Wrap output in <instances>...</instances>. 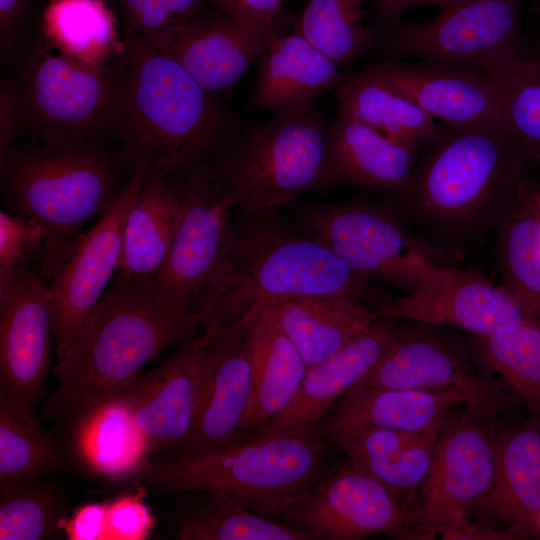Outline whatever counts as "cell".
Instances as JSON below:
<instances>
[{"instance_id":"29","label":"cell","mask_w":540,"mask_h":540,"mask_svg":"<svg viewBox=\"0 0 540 540\" xmlns=\"http://www.w3.org/2000/svg\"><path fill=\"white\" fill-rule=\"evenodd\" d=\"M465 389L484 406L492 393L470 368L441 342L401 333L373 369L352 389ZM349 392V391H348Z\"/></svg>"},{"instance_id":"12","label":"cell","mask_w":540,"mask_h":540,"mask_svg":"<svg viewBox=\"0 0 540 540\" xmlns=\"http://www.w3.org/2000/svg\"><path fill=\"white\" fill-rule=\"evenodd\" d=\"M182 192L183 216L154 279L170 297L204 317L224 270L233 206L214 180L211 165L190 171Z\"/></svg>"},{"instance_id":"8","label":"cell","mask_w":540,"mask_h":540,"mask_svg":"<svg viewBox=\"0 0 540 540\" xmlns=\"http://www.w3.org/2000/svg\"><path fill=\"white\" fill-rule=\"evenodd\" d=\"M327 129L314 108L273 114L211 164L213 178L233 207L262 215L327 187Z\"/></svg>"},{"instance_id":"16","label":"cell","mask_w":540,"mask_h":540,"mask_svg":"<svg viewBox=\"0 0 540 540\" xmlns=\"http://www.w3.org/2000/svg\"><path fill=\"white\" fill-rule=\"evenodd\" d=\"M377 312L380 318L448 325L479 337L527 318L506 291L480 271L440 263L432 266L412 291Z\"/></svg>"},{"instance_id":"46","label":"cell","mask_w":540,"mask_h":540,"mask_svg":"<svg viewBox=\"0 0 540 540\" xmlns=\"http://www.w3.org/2000/svg\"><path fill=\"white\" fill-rule=\"evenodd\" d=\"M65 533L71 540L106 539V503L81 506L67 520Z\"/></svg>"},{"instance_id":"40","label":"cell","mask_w":540,"mask_h":540,"mask_svg":"<svg viewBox=\"0 0 540 540\" xmlns=\"http://www.w3.org/2000/svg\"><path fill=\"white\" fill-rule=\"evenodd\" d=\"M40 479L0 490V540L57 539L65 532V502Z\"/></svg>"},{"instance_id":"3","label":"cell","mask_w":540,"mask_h":540,"mask_svg":"<svg viewBox=\"0 0 540 540\" xmlns=\"http://www.w3.org/2000/svg\"><path fill=\"white\" fill-rule=\"evenodd\" d=\"M529 162L500 124L452 129L388 208L428 240L463 247L496 230L528 181Z\"/></svg>"},{"instance_id":"19","label":"cell","mask_w":540,"mask_h":540,"mask_svg":"<svg viewBox=\"0 0 540 540\" xmlns=\"http://www.w3.org/2000/svg\"><path fill=\"white\" fill-rule=\"evenodd\" d=\"M367 71L451 129L502 125L499 88L480 70L388 61Z\"/></svg>"},{"instance_id":"18","label":"cell","mask_w":540,"mask_h":540,"mask_svg":"<svg viewBox=\"0 0 540 540\" xmlns=\"http://www.w3.org/2000/svg\"><path fill=\"white\" fill-rule=\"evenodd\" d=\"M195 338L117 396L150 451L181 449L192 432L203 377V350Z\"/></svg>"},{"instance_id":"31","label":"cell","mask_w":540,"mask_h":540,"mask_svg":"<svg viewBox=\"0 0 540 540\" xmlns=\"http://www.w3.org/2000/svg\"><path fill=\"white\" fill-rule=\"evenodd\" d=\"M39 33L65 57L95 70L117 67L126 52L114 14L103 0H50Z\"/></svg>"},{"instance_id":"34","label":"cell","mask_w":540,"mask_h":540,"mask_svg":"<svg viewBox=\"0 0 540 540\" xmlns=\"http://www.w3.org/2000/svg\"><path fill=\"white\" fill-rule=\"evenodd\" d=\"M75 422L77 452L93 472L112 480H128L148 460V444L119 397Z\"/></svg>"},{"instance_id":"11","label":"cell","mask_w":540,"mask_h":540,"mask_svg":"<svg viewBox=\"0 0 540 540\" xmlns=\"http://www.w3.org/2000/svg\"><path fill=\"white\" fill-rule=\"evenodd\" d=\"M144 175L143 164L132 166L128 182L51 276L48 291L56 361L65 355L118 273L126 217Z\"/></svg>"},{"instance_id":"35","label":"cell","mask_w":540,"mask_h":540,"mask_svg":"<svg viewBox=\"0 0 540 540\" xmlns=\"http://www.w3.org/2000/svg\"><path fill=\"white\" fill-rule=\"evenodd\" d=\"M336 96L340 112L416 147L441 137L430 115L367 70L348 75Z\"/></svg>"},{"instance_id":"45","label":"cell","mask_w":540,"mask_h":540,"mask_svg":"<svg viewBox=\"0 0 540 540\" xmlns=\"http://www.w3.org/2000/svg\"><path fill=\"white\" fill-rule=\"evenodd\" d=\"M227 16L249 24L273 27L285 0H212Z\"/></svg>"},{"instance_id":"6","label":"cell","mask_w":540,"mask_h":540,"mask_svg":"<svg viewBox=\"0 0 540 540\" xmlns=\"http://www.w3.org/2000/svg\"><path fill=\"white\" fill-rule=\"evenodd\" d=\"M1 179L15 213L46 232L45 268L52 276L81 230L113 202L116 167L102 141L32 140L0 155Z\"/></svg>"},{"instance_id":"14","label":"cell","mask_w":540,"mask_h":540,"mask_svg":"<svg viewBox=\"0 0 540 540\" xmlns=\"http://www.w3.org/2000/svg\"><path fill=\"white\" fill-rule=\"evenodd\" d=\"M519 10L520 0H467L397 27L386 44L394 55L474 68L521 41Z\"/></svg>"},{"instance_id":"39","label":"cell","mask_w":540,"mask_h":540,"mask_svg":"<svg viewBox=\"0 0 540 540\" xmlns=\"http://www.w3.org/2000/svg\"><path fill=\"white\" fill-rule=\"evenodd\" d=\"M364 0H308L296 32L334 62L358 57L369 44L362 22Z\"/></svg>"},{"instance_id":"32","label":"cell","mask_w":540,"mask_h":540,"mask_svg":"<svg viewBox=\"0 0 540 540\" xmlns=\"http://www.w3.org/2000/svg\"><path fill=\"white\" fill-rule=\"evenodd\" d=\"M531 183L496 228L495 258L501 287L523 314L540 323V209Z\"/></svg>"},{"instance_id":"23","label":"cell","mask_w":540,"mask_h":540,"mask_svg":"<svg viewBox=\"0 0 540 540\" xmlns=\"http://www.w3.org/2000/svg\"><path fill=\"white\" fill-rule=\"evenodd\" d=\"M460 405L484 406L476 396L459 387L351 389L334 404L320 425L323 436L361 427L424 432L442 422L447 411Z\"/></svg>"},{"instance_id":"37","label":"cell","mask_w":540,"mask_h":540,"mask_svg":"<svg viewBox=\"0 0 540 540\" xmlns=\"http://www.w3.org/2000/svg\"><path fill=\"white\" fill-rule=\"evenodd\" d=\"M186 512L175 528L181 540H311L305 533L243 503L213 493Z\"/></svg>"},{"instance_id":"1","label":"cell","mask_w":540,"mask_h":540,"mask_svg":"<svg viewBox=\"0 0 540 540\" xmlns=\"http://www.w3.org/2000/svg\"><path fill=\"white\" fill-rule=\"evenodd\" d=\"M245 131L239 117L143 38L126 47L113 135L131 164L168 177L209 165Z\"/></svg>"},{"instance_id":"47","label":"cell","mask_w":540,"mask_h":540,"mask_svg":"<svg viewBox=\"0 0 540 540\" xmlns=\"http://www.w3.org/2000/svg\"><path fill=\"white\" fill-rule=\"evenodd\" d=\"M467 0H378V7L383 15L396 17L407 9L417 6H438L441 9Z\"/></svg>"},{"instance_id":"5","label":"cell","mask_w":540,"mask_h":540,"mask_svg":"<svg viewBox=\"0 0 540 540\" xmlns=\"http://www.w3.org/2000/svg\"><path fill=\"white\" fill-rule=\"evenodd\" d=\"M320 422L200 455L146 460L128 480L168 493H213L282 517L325 476L327 441Z\"/></svg>"},{"instance_id":"10","label":"cell","mask_w":540,"mask_h":540,"mask_svg":"<svg viewBox=\"0 0 540 540\" xmlns=\"http://www.w3.org/2000/svg\"><path fill=\"white\" fill-rule=\"evenodd\" d=\"M495 470V439L470 419L438 435L423 481L422 500L410 511L411 526L422 535L448 539H485L488 533L469 521L470 512L487 496Z\"/></svg>"},{"instance_id":"30","label":"cell","mask_w":540,"mask_h":540,"mask_svg":"<svg viewBox=\"0 0 540 540\" xmlns=\"http://www.w3.org/2000/svg\"><path fill=\"white\" fill-rule=\"evenodd\" d=\"M184 212L182 188L171 177L147 172L128 211L118 274L155 278L163 266Z\"/></svg>"},{"instance_id":"21","label":"cell","mask_w":540,"mask_h":540,"mask_svg":"<svg viewBox=\"0 0 540 540\" xmlns=\"http://www.w3.org/2000/svg\"><path fill=\"white\" fill-rule=\"evenodd\" d=\"M383 317L325 361L309 367L290 406L256 436H271L320 422L334 404L377 364L401 330Z\"/></svg>"},{"instance_id":"15","label":"cell","mask_w":540,"mask_h":540,"mask_svg":"<svg viewBox=\"0 0 540 540\" xmlns=\"http://www.w3.org/2000/svg\"><path fill=\"white\" fill-rule=\"evenodd\" d=\"M48 283L27 270L0 288V394L34 412L51 363Z\"/></svg>"},{"instance_id":"7","label":"cell","mask_w":540,"mask_h":540,"mask_svg":"<svg viewBox=\"0 0 540 540\" xmlns=\"http://www.w3.org/2000/svg\"><path fill=\"white\" fill-rule=\"evenodd\" d=\"M121 63L91 69L59 53L40 33L32 36L2 85L17 132L49 141H102L113 135Z\"/></svg>"},{"instance_id":"24","label":"cell","mask_w":540,"mask_h":540,"mask_svg":"<svg viewBox=\"0 0 540 540\" xmlns=\"http://www.w3.org/2000/svg\"><path fill=\"white\" fill-rule=\"evenodd\" d=\"M347 76L296 31L274 34L259 59L252 101L273 114L313 108L322 94L337 89Z\"/></svg>"},{"instance_id":"33","label":"cell","mask_w":540,"mask_h":540,"mask_svg":"<svg viewBox=\"0 0 540 540\" xmlns=\"http://www.w3.org/2000/svg\"><path fill=\"white\" fill-rule=\"evenodd\" d=\"M474 69L495 81L503 127L529 161L540 162V48L521 40Z\"/></svg>"},{"instance_id":"38","label":"cell","mask_w":540,"mask_h":540,"mask_svg":"<svg viewBox=\"0 0 540 540\" xmlns=\"http://www.w3.org/2000/svg\"><path fill=\"white\" fill-rule=\"evenodd\" d=\"M479 339L488 366L540 418V323L524 318Z\"/></svg>"},{"instance_id":"22","label":"cell","mask_w":540,"mask_h":540,"mask_svg":"<svg viewBox=\"0 0 540 540\" xmlns=\"http://www.w3.org/2000/svg\"><path fill=\"white\" fill-rule=\"evenodd\" d=\"M416 148L339 111L327 129V187L350 184L395 195L413 173Z\"/></svg>"},{"instance_id":"49","label":"cell","mask_w":540,"mask_h":540,"mask_svg":"<svg viewBox=\"0 0 540 540\" xmlns=\"http://www.w3.org/2000/svg\"><path fill=\"white\" fill-rule=\"evenodd\" d=\"M538 13L540 15V0H538Z\"/></svg>"},{"instance_id":"9","label":"cell","mask_w":540,"mask_h":540,"mask_svg":"<svg viewBox=\"0 0 540 540\" xmlns=\"http://www.w3.org/2000/svg\"><path fill=\"white\" fill-rule=\"evenodd\" d=\"M302 224L353 270L405 294L439 263L438 249L407 231L385 206L365 202L320 205L304 214Z\"/></svg>"},{"instance_id":"26","label":"cell","mask_w":540,"mask_h":540,"mask_svg":"<svg viewBox=\"0 0 540 540\" xmlns=\"http://www.w3.org/2000/svg\"><path fill=\"white\" fill-rule=\"evenodd\" d=\"M527 536L540 522V418L509 428L495 440L491 488L480 505Z\"/></svg>"},{"instance_id":"42","label":"cell","mask_w":540,"mask_h":540,"mask_svg":"<svg viewBox=\"0 0 540 540\" xmlns=\"http://www.w3.org/2000/svg\"><path fill=\"white\" fill-rule=\"evenodd\" d=\"M46 232L36 220L18 213L0 212V288L7 286L44 249Z\"/></svg>"},{"instance_id":"44","label":"cell","mask_w":540,"mask_h":540,"mask_svg":"<svg viewBox=\"0 0 540 540\" xmlns=\"http://www.w3.org/2000/svg\"><path fill=\"white\" fill-rule=\"evenodd\" d=\"M34 0H0L1 60L12 64L31 39L28 17Z\"/></svg>"},{"instance_id":"48","label":"cell","mask_w":540,"mask_h":540,"mask_svg":"<svg viewBox=\"0 0 540 540\" xmlns=\"http://www.w3.org/2000/svg\"><path fill=\"white\" fill-rule=\"evenodd\" d=\"M532 195L540 209V188L531 187Z\"/></svg>"},{"instance_id":"20","label":"cell","mask_w":540,"mask_h":540,"mask_svg":"<svg viewBox=\"0 0 540 540\" xmlns=\"http://www.w3.org/2000/svg\"><path fill=\"white\" fill-rule=\"evenodd\" d=\"M274 34L273 27L241 22L224 13L213 17L199 14L186 22L161 52L215 94L233 87L259 61Z\"/></svg>"},{"instance_id":"25","label":"cell","mask_w":540,"mask_h":540,"mask_svg":"<svg viewBox=\"0 0 540 540\" xmlns=\"http://www.w3.org/2000/svg\"><path fill=\"white\" fill-rule=\"evenodd\" d=\"M442 422L424 432L361 427L325 435L358 470L383 484L396 498L425 480Z\"/></svg>"},{"instance_id":"17","label":"cell","mask_w":540,"mask_h":540,"mask_svg":"<svg viewBox=\"0 0 540 540\" xmlns=\"http://www.w3.org/2000/svg\"><path fill=\"white\" fill-rule=\"evenodd\" d=\"M250 324L234 328L200 347L203 350L200 401L192 432L180 449L181 457L208 453L244 440L253 388Z\"/></svg>"},{"instance_id":"2","label":"cell","mask_w":540,"mask_h":540,"mask_svg":"<svg viewBox=\"0 0 540 540\" xmlns=\"http://www.w3.org/2000/svg\"><path fill=\"white\" fill-rule=\"evenodd\" d=\"M204 317L154 278L116 274L65 355L56 361L51 405L77 421L128 389L146 364L202 331Z\"/></svg>"},{"instance_id":"36","label":"cell","mask_w":540,"mask_h":540,"mask_svg":"<svg viewBox=\"0 0 540 540\" xmlns=\"http://www.w3.org/2000/svg\"><path fill=\"white\" fill-rule=\"evenodd\" d=\"M60 447L34 412L0 394V490L61 468Z\"/></svg>"},{"instance_id":"27","label":"cell","mask_w":540,"mask_h":540,"mask_svg":"<svg viewBox=\"0 0 540 540\" xmlns=\"http://www.w3.org/2000/svg\"><path fill=\"white\" fill-rule=\"evenodd\" d=\"M253 388L244 424V440L256 436L292 403L308 366L271 308L248 327Z\"/></svg>"},{"instance_id":"13","label":"cell","mask_w":540,"mask_h":540,"mask_svg":"<svg viewBox=\"0 0 540 540\" xmlns=\"http://www.w3.org/2000/svg\"><path fill=\"white\" fill-rule=\"evenodd\" d=\"M311 540H352L376 534L410 536V513L379 481L350 462L326 474L281 517Z\"/></svg>"},{"instance_id":"28","label":"cell","mask_w":540,"mask_h":540,"mask_svg":"<svg viewBox=\"0 0 540 540\" xmlns=\"http://www.w3.org/2000/svg\"><path fill=\"white\" fill-rule=\"evenodd\" d=\"M269 308L308 367L336 354L380 318L363 300L342 293L291 297Z\"/></svg>"},{"instance_id":"43","label":"cell","mask_w":540,"mask_h":540,"mask_svg":"<svg viewBox=\"0 0 540 540\" xmlns=\"http://www.w3.org/2000/svg\"><path fill=\"white\" fill-rule=\"evenodd\" d=\"M154 526L143 493L125 494L106 503V539L141 540Z\"/></svg>"},{"instance_id":"41","label":"cell","mask_w":540,"mask_h":540,"mask_svg":"<svg viewBox=\"0 0 540 540\" xmlns=\"http://www.w3.org/2000/svg\"><path fill=\"white\" fill-rule=\"evenodd\" d=\"M124 21L126 46L143 38L164 51L181 27L200 14L203 0H115Z\"/></svg>"},{"instance_id":"4","label":"cell","mask_w":540,"mask_h":540,"mask_svg":"<svg viewBox=\"0 0 540 540\" xmlns=\"http://www.w3.org/2000/svg\"><path fill=\"white\" fill-rule=\"evenodd\" d=\"M369 280L308 232L269 221H257L244 230L231 228L224 270L196 344L203 347L250 324L283 299L342 293L363 300Z\"/></svg>"}]
</instances>
